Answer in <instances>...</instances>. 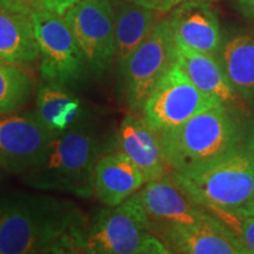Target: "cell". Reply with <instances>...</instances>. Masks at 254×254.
<instances>
[{
	"label": "cell",
	"mask_w": 254,
	"mask_h": 254,
	"mask_svg": "<svg viewBox=\"0 0 254 254\" xmlns=\"http://www.w3.org/2000/svg\"><path fill=\"white\" fill-rule=\"evenodd\" d=\"M86 220L71 200L5 193L0 195V254L81 253Z\"/></svg>",
	"instance_id": "6da1fadb"
},
{
	"label": "cell",
	"mask_w": 254,
	"mask_h": 254,
	"mask_svg": "<svg viewBox=\"0 0 254 254\" xmlns=\"http://www.w3.org/2000/svg\"><path fill=\"white\" fill-rule=\"evenodd\" d=\"M245 129L241 110L220 104L158 134L170 171L190 177L244 150Z\"/></svg>",
	"instance_id": "7a4b0ae2"
},
{
	"label": "cell",
	"mask_w": 254,
	"mask_h": 254,
	"mask_svg": "<svg viewBox=\"0 0 254 254\" xmlns=\"http://www.w3.org/2000/svg\"><path fill=\"white\" fill-rule=\"evenodd\" d=\"M106 138L88 110L65 131L56 133L40 163L21 176V182L39 190L93 195V173L107 152Z\"/></svg>",
	"instance_id": "3957f363"
},
{
	"label": "cell",
	"mask_w": 254,
	"mask_h": 254,
	"mask_svg": "<svg viewBox=\"0 0 254 254\" xmlns=\"http://www.w3.org/2000/svg\"><path fill=\"white\" fill-rule=\"evenodd\" d=\"M81 253L167 254L168 250L148 231L144 211L132 195L118 206L97 209L87 219Z\"/></svg>",
	"instance_id": "277c9868"
},
{
	"label": "cell",
	"mask_w": 254,
	"mask_h": 254,
	"mask_svg": "<svg viewBox=\"0 0 254 254\" xmlns=\"http://www.w3.org/2000/svg\"><path fill=\"white\" fill-rule=\"evenodd\" d=\"M174 179L209 212L254 214V166L241 150L204 172L184 177L171 171Z\"/></svg>",
	"instance_id": "5b68a950"
},
{
	"label": "cell",
	"mask_w": 254,
	"mask_h": 254,
	"mask_svg": "<svg viewBox=\"0 0 254 254\" xmlns=\"http://www.w3.org/2000/svg\"><path fill=\"white\" fill-rule=\"evenodd\" d=\"M177 62V44L167 15L135 52L117 68L120 98L129 111L141 113L147 97L158 81Z\"/></svg>",
	"instance_id": "8992f818"
},
{
	"label": "cell",
	"mask_w": 254,
	"mask_h": 254,
	"mask_svg": "<svg viewBox=\"0 0 254 254\" xmlns=\"http://www.w3.org/2000/svg\"><path fill=\"white\" fill-rule=\"evenodd\" d=\"M34 32L43 81L72 86L88 74L84 57L64 15L34 8Z\"/></svg>",
	"instance_id": "52a82bcc"
},
{
	"label": "cell",
	"mask_w": 254,
	"mask_h": 254,
	"mask_svg": "<svg viewBox=\"0 0 254 254\" xmlns=\"http://www.w3.org/2000/svg\"><path fill=\"white\" fill-rule=\"evenodd\" d=\"M88 74L101 78L116 63V28L112 0H81L64 14Z\"/></svg>",
	"instance_id": "ba28073f"
},
{
	"label": "cell",
	"mask_w": 254,
	"mask_h": 254,
	"mask_svg": "<svg viewBox=\"0 0 254 254\" xmlns=\"http://www.w3.org/2000/svg\"><path fill=\"white\" fill-rule=\"evenodd\" d=\"M220 104L200 91L176 62L152 90L140 114L154 131L161 132Z\"/></svg>",
	"instance_id": "9c48e42d"
},
{
	"label": "cell",
	"mask_w": 254,
	"mask_h": 254,
	"mask_svg": "<svg viewBox=\"0 0 254 254\" xmlns=\"http://www.w3.org/2000/svg\"><path fill=\"white\" fill-rule=\"evenodd\" d=\"M133 196L144 211L148 231L159 239L174 228L192 226L211 215L178 184L171 171L146 183Z\"/></svg>",
	"instance_id": "30bf717a"
},
{
	"label": "cell",
	"mask_w": 254,
	"mask_h": 254,
	"mask_svg": "<svg viewBox=\"0 0 254 254\" xmlns=\"http://www.w3.org/2000/svg\"><path fill=\"white\" fill-rule=\"evenodd\" d=\"M53 135L34 110L0 116V167L21 177L40 163Z\"/></svg>",
	"instance_id": "8fae6325"
},
{
	"label": "cell",
	"mask_w": 254,
	"mask_h": 254,
	"mask_svg": "<svg viewBox=\"0 0 254 254\" xmlns=\"http://www.w3.org/2000/svg\"><path fill=\"white\" fill-rule=\"evenodd\" d=\"M167 14L177 45L218 55L224 37L213 1H184Z\"/></svg>",
	"instance_id": "7c38bea8"
},
{
	"label": "cell",
	"mask_w": 254,
	"mask_h": 254,
	"mask_svg": "<svg viewBox=\"0 0 254 254\" xmlns=\"http://www.w3.org/2000/svg\"><path fill=\"white\" fill-rule=\"evenodd\" d=\"M30 0H0V58L23 68L39 60Z\"/></svg>",
	"instance_id": "4fadbf2b"
},
{
	"label": "cell",
	"mask_w": 254,
	"mask_h": 254,
	"mask_svg": "<svg viewBox=\"0 0 254 254\" xmlns=\"http://www.w3.org/2000/svg\"><path fill=\"white\" fill-rule=\"evenodd\" d=\"M116 147L140 168L146 183L170 172L158 132L138 113L131 111L122 120L116 134Z\"/></svg>",
	"instance_id": "5bb4252c"
},
{
	"label": "cell",
	"mask_w": 254,
	"mask_h": 254,
	"mask_svg": "<svg viewBox=\"0 0 254 254\" xmlns=\"http://www.w3.org/2000/svg\"><path fill=\"white\" fill-rule=\"evenodd\" d=\"M160 240L168 253L246 254L236 236L212 213L199 224L167 232Z\"/></svg>",
	"instance_id": "9a60e30c"
},
{
	"label": "cell",
	"mask_w": 254,
	"mask_h": 254,
	"mask_svg": "<svg viewBox=\"0 0 254 254\" xmlns=\"http://www.w3.org/2000/svg\"><path fill=\"white\" fill-rule=\"evenodd\" d=\"M146 184L141 170L122 151L106 152L95 165L93 195L104 206H118Z\"/></svg>",
	"instance_id": "2e32d148"
},
{
	"label": "cell",
	"mask_w": 254,
	"mask_h": 254,
	"mask_svg": "<svg viewBox=\"0 0 254 254\" xmlns=\"http://www.w3.org/2000/svg\"><path fill=\"white\" fill-rule=\"evenodd\" d=\"M177 64L190 80L204 93L212 95L227 106L243 111L247 105L238 97L225 74L218 56L196 52L177 45Z\"/></svg>",
	"instance_id": "e0dca14e"
},
{
	"label": "cell",
	"mask_w": 254,
	"mask_h": 254,
	"mask_svg": "<svg viewBox=\"0 0 254 254\" xmlns=\"http://www.w3.org/2000/svg\"><path fill=\"white\" fill-rule=\"evenodd\" d=\"M217 56L231 86L249 107L254 95V31L224 38Z\"/></svg>",
	"instance_id": "ac0fdd59"
},
{
	"label": "cell",
	"mask_w": 254,
	"mask_h": 254,
	"mask_svg": "<svg viewBox=\"0 0 254 254\" xmlns=\"http://www.w3.org/2000/svg\"><path fill=\"white\" fill-rule=\"evenodd\" d=\"M163 15L161 12L125 0L114 2L117 68L147 39Z\"/></svg>",
	"instance_id": "d6986e66"
},
{
	"label": "cell",
	"mask_w": 254,
	"mask_h": 254,
	"mask_svg": "<svg viewBox=\"0 0 254 254\" xmlns=\"http://www.w3.org/2000/svg\"><path fill=\"white\" fill-rule=\"evenodd\" d=\"M34 94V80L20 66L0 58V116L27 106Z\"/></svg>",
	"instance_id": "ffe728a7"
},
{
	"label": "cell",
	"mask_w": 254,
	"mask_h": 254,
	"mask_svg": "<svg viewBox=\"0 0 254 254\" xmlns=\"http://www.w3.org/2000/svg\"><path fill=\"white\" fill-rule=\"evenodd\" d=\"M77 97L72 94L67 86L56 82L43 81L36 93V112L38 119L53 133V124L64 111Z\"/></svg>",
	"instance_id": "44dd1931"
},
{
	"label": "cell",
	"mask_w": 254,
	"mask_h": 254,
	"mask_svg": "<svg viewBox=\"0 0 254 254\" xmlns=\"http://www.w3.org/2000/svg\"><path fill=\"white\" fill-rule=\"evenodd\" d=\"M236 236L246 251V254H254V214L240 215L228 214L225 212H211Z\"/></svg>",
	"instance_id": "7402d4cb"
},
{
	"label": "cell",
	"mask_w": 254,
	"mask_h": 254,
	"mask_svg": "<svg viewBox=\"0 0 254 254\" xmlns=\"http://www.w3.org/2000/svg\"><path fill=\"white\" fill-rule=\"evenodd\" d=\"M79 1L81 0H33V4L37 7L49 9L51 12L64 15L68 8L78 4Z\"/></svg>",
	"instance_id": "603a6c76"
},
{
	"label": "cell",
	"mask_w": 254,
	"mask_h": 254,
	"mask_svg": "<svg viewBox=\"0 0 254 254\" xmlns=\"http://www.w3.org/2000/svg\"><path fill=\"white\" fill-rule=\"evenodd\" d=\"M125 1H129L133 2V4L154 9V11L161 12L164 14H167L173 8L171 0H125Z\"/></svg>",
	"instance_id": "cb8c5ba5"
},
{
	"label": "cell",
	"mask_w": 254,
	"mask_h": 254,
	"mask_svg": "<svg viewBox=\"0 0 254 254\" xmlns=\"http://www.w3.org/2000/svg\"><path fill=\"white\" fill-rule=\"evenodd\" d=\"M244 150L252 161L254 166V118L246 119L245 140H244Z\"/></svg>",
	"instance_id": "d4e9b609"
},
{
	"label": "cell",
	"mask_w": 254,
	"mask_h": 254,
	"mask_svg": "<svg viewBox=\"0 0 254 254\" xmlns=\"http://www.w3.org/2000/svg\"><path fill=\"white\" fill-rule=\"evenodd\" d=\"M236 6L239 13L254 25V0H236Z\"/></svg>",
	"instance_id": "484cf974"
},
{
	"label": "cell",
	"mask_w": 254,
	"mask_h": 254,
	"mask_svg": "<svg viewBox=\"0 0 254 254\" xmlns=\"http://www.w3.org/2000/svg\"><path fill=\"white\" fill-rule=\"evenodd\" d=\"M172 1V5L173 7L178 4H180V2H184V1H190V0H171ZM196 1H215V0H196Z\"/></svg>",
	"instance_id": "4316f807"
},
{
	"label": "cell",
	"mask_w": 254,
	"mask_h": 254,
	"mask_svg": "<svg viewBox=\"0 0 254 254\" xmlns=\"http://www.w3.org/2000/svg\"><path fill=\"white\" fill-rule=\"evenodd\" d=\"M249 109L254 113V95H253V98H252V99H251V101L249 103Z\"/></svg>",
	"instance_id": "83f0119b"
},
{
	"label": "cell",
	"mask_w": 254,
	"mask_h": 254,
	"mask_svg": "<svg viewBox=\"0 0 254 254\" xmlns=\"http://www.w3.org/2000/svg\"><path fill=\"white\" fill-rule=\"evenodd\" d=\"M5 173H7V172H6V171L4 170V168L0 167V180L2 179V177H4V174H5Z\"/></svg>",
	"instance_id": "f1b7e54d"
},
{
	"label": "cell",
	"mask_w": 254,
	"mask_h": 254,
	"mask_svg": "<svg viewBox=\"0 0 254 254\" xmlns=\"http://www.w3.org/2000/svg\"><path fill=\"white\" fill-rule=\"evenodd\" d=\"M30 1H32V2H33V0H30Z\"/></svg>",
	"instance_id": "f546056e"
}]
</instances>
